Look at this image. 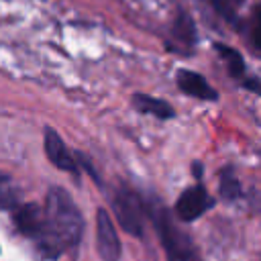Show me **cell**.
Here are the masks:
<instances>
[{
	"instance_id": "10",
	"label": "cell",
	"mask_w": 261,
	"mask_h": 261,
	"mask_svg": "<svg viewBox=\"0 0 261 261\" xmlns=\"http://www.w3.org/2000/svg\"><path fill=\"white\" fill-rule=\"evenodd\" d=\"M133 106L143 112V114H151L155 118H161V120H167V118H173L175 116V110L169 102H165L163 98H153V96H147V94H135L133 96Z\"/></svg>"
},
{
	"instance_id": "11",
	"label": "cell",
	"mask_w": 261,
	"mask_h": 261,
	"mask_svg": "<svg viewBox=\"0 0 261 261\" xmlns=\"http://www.w3.org/2000/svg\"><path fill=\"white\" fill-rule=\"evenodd\" d=\"M214 49H216V53L220 55V59L224 61V65H226V69H228V73L234 77V80H245V59H243V55L237 51V49H232V47H228V45H224V43H214Z\"/></svg>"
},
{
	"instance_id": "5",
	"label": "cell",
	"mask_w": 261,
	"mask_h": 261,
	"mask_svg": "<svg viewBox=\"0 0 261 261\" xmlns=\"http://www.w3.org/2000/svg\"><path fill=\"white\" fill-rule=\"evenodd\" d=\"M96 249L102 261H118L122 253L120 239L106 208H98L96 212Z\"/></svg>"
},
{
	"instance_id": "12",
	"label": "cell",
	"mask_w": 261,
	"mask_h": 261,
	"mask_svg": "<svg viewBox=\"0 0 261 261\" xmlns=\"http://www.w3.org/2000/svg\"><path fill=\"white\" fill-rule=\"evenodd\" d=\"M218 192L222 196V200H237L243 192H241V184L237 179V175L232 173V167H224L218 175Z\"/></svg>"
},
{
	"instance_id": "8",
	"label": "cell",
	"mask_w": 261,
	"mask_h": 261,
	"mask_svg": "<svg viewBox=\"0 0 261 261\" xmlns=\"http://www.w3.org/2000/svg\"><path fill=\"white\" fill-rule=\"evenodd\" d=\"M175 82H177V88L184 94H190L198 100H208V102L218 100V92L206 82V77L192 71V69H179L177 75H175Z\"/></svg>"
},
{
	"instance_id": "9",
	"label": "cell",
	"mask_w": 261,
	"mask_h": 261,
	"mask_svg": "<svg viewBox=\"0 0 261 261\" xmlns=\"http://www.w3.org/2000/svg\"><path fill=\"white\" fill-rule=\"evenodd\" d=\"M196 27L188 12L179 10L173 24H171V43H167V51H179L186 53V49H192L196 43Z\"/></svg>"
},
{
	"instance_id": "13",
	"label": "cell",
	"mask_w": 261,
	"mask_h": 261,
	"mask_svg": "<svg viewBox=\"0 0 261 261\" xmlns=\"http://www.w3.org/2000/svg\"><path fill=\"white\" fill-rule=\"evenodd\" d=\"M18 206V194L16 188L10 179V175L0 173V208H10L14 210Z\"/></svg>"
},
{
	"instance_id": "14",
	"label": "cell",
	"mask_w": 261,
	"mask_h": 261,
	"mask_svg": "<svg viewBox=\"0 0 261 261\" xmlns=\"http://www.w3.org/2000/svg\"><path fill=\"white\" fill-rule=\"evenodd\" d=\"M251 39H253V45L261 51V4L255 6L253 10V22H251Z\"/></svg>"
},
{
	"instance_id": "15",
	"label": "cell",
	"mask_w": 261,
	"mask_h": 261,
	"mask_svg": "<svg viewBox=\"0 0 261 261\" xmlns=\"http://www.w3.org/2000/svg\"><path fill=\"white\" fill-rule=\"evenodd\" d=\"M241 86L245 88V90H249V92H253V94H259L261 96V80L259 77H245L243 82H241Z\"/></svg>"
},
{
	"instance_id": "1",
	"label": "cell",
	"mask_w": 261,
	"mask_h": 261,
	"mask_svg": "<svg viewBox=\"0 0 261 261\" xmlns=\"http://www.w3.org/2000/svg\"><path fill=\"white\" fill-rule=\"evenodd\" d=\"M45 241L39 247L45 257H57L67 249H73L84 234V216L61 186L49 188L45 196Z\"/></svg>"
},
{
	"instance_id": "3",
	"label": "cell",
	"mask_w": 261,
	"mask_h": 261,
	"mask_svg": "<svg viewBox=\"0 0 261 261\" xmlns=\"http://www.w3.org/2000/svg\"><path fill=\"white\" fill-rule=\"evenodd\" d=\"M112 210L114 216L124 232L130 237H141L145 230V214L147 206L143 204L141 196L126 186H120L112 196Z\"/></svg>"
},
{
	"instance_id": "2",
	"label": "cell",
	"mask_w": 261,
	"mask_h": 261,
	"mask_svg": "<svg viewBox=\"0 0 261 261\" xmlns=\"http://www.w3.org/2000/svg\"><path fill=\"white\" fill-rule=\"evenodd\" d=\"M147 212L153 220V226L159 234V241L165 249L167 261H202L198 255L196 245L192 243V239L173 222L169 210L163 206L161 200L153 198L147 204Z\"/></svg>"
},
{
	"instance_id": "16",
	"label": "cell",
	"mask_w": 261,
	"mask_h": 261,
	"mask_svg": "<svg viewBox=\"0 0 261 261\" xmlns=\"http://www.w3.org/2000/svg\"><path fill=\"white\" fill-rule=\"evenodd\" d=\"M224 4H226L230 10H234V12H237V10L245 4V0H224Z\"/></svg>"
},
{
	"instance_id": "6",
	"label": "cell",
	"mask_w": 261,
	"mask_h": 261,
	"mask_svg": "<svg viewBox=\"0 0 261 261\" xmlns=\"http://www.w3.org/2000/svg\"><path fill=\"white\" fill-rule=\"evenodd\" d=\"M212 206V198L208 196L206 188L204 186H192V188H186L177 202H175V216L184 222H194L196 218H200L208 208Z\"/></svg>"
},
{
	"instance_id": "17",
	"label": "cell",
	"mask_w": 261,
	"mask_h": 261,
	"mask_svg": "<svg viewBox=\"0 0 261 261\" xmlns=\"http://www.w3.org/2000/svg\"><path fill=\"white\" fill-rule=\"evenodd\" d=\"M194 175L200 179L202 177V165H200V161H194Z\"/></svg>"
},
{
	"instance_id": "7",
	"label": "cell",
	"mask_w": 261,
	"mask_h": 261,
	"mask_svg": "<svg viewBox=\"0 0 261 261\" xmlns=\"http://www.w3.org/2000/svg\"><path fill=\"white\" fill-rule=\"evenodd\" d=\"M43 145H45V155L47 159L57 167V169H63L67 173H73L77 175L80 173V163L77 159L67 151L61 135L57 130H53L51 126L45 128V137H43Z\"/></svg>"
},
{
	"instance_id": "4",
	"label": "cell",
	"mask_w": 261,
	"mask_h": 261,
	"mask_svg": "<svg viewBox=\"0 0 261 261\" xmlns=\"http://www.w3.org/2000/svg\"><path fill=\"white\" fill-rule=\"evenodd\" d=\"M12 212H14L12 214L14 224L20 230V234L35 241L39 249L45 241V210L37 202H27V204H18Z\"/></svg>"
}]
</instances>
